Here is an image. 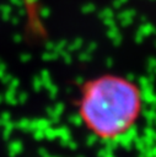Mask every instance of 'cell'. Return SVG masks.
Masks as SVG:
<instances>
[{
	"mask_svg": "<svg viewBox=\"0 0 156 157\" xmlns=\"http://www.w3.org/2000/svg\"><path fill=\"white\" fill-rule=\"evenodd\" d=\"M142 109L140 87L119 75L90 80L81 91L79 113L84 125L96 137L113 141L136 124Z\"/></svg>",
	"mask_w": 156,
	"mask_h": 157,
	"instance_id": "6da1fadb",
	"label": "cell"
}]
</instances>
